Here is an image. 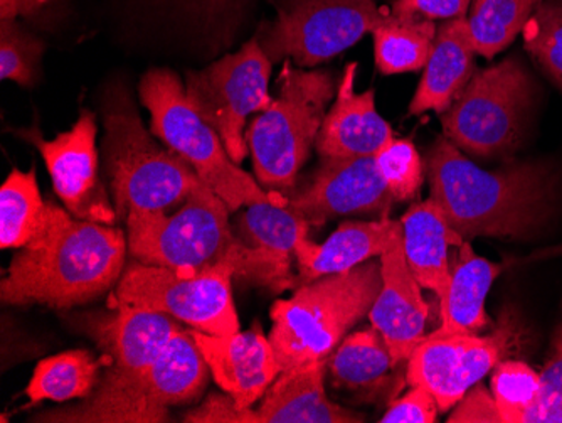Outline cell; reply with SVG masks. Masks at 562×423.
I'll return each mask as SVG.
<instances>
[{
    "label": "cell",
    "instance_id": "obj_1",
    "mask_svg": "<svg viewBox=\"0 0 562 423\" xmlns=\"http://www.w3.org/2000/svg\"><path fill=\"white\" fill-rule=\"evenodd\" d=\"M431 199L453 232L465 238H532L554 216L561 174L544 160H520L498 170L480 169L448 137L428 154Z\"/></svg>",
    "mask_w": 562,
    "mask_h": 423
},
{
    "label": "cell",
    "instance_id": "obj_2",
    "mask_svg": "<svg viewBox=\"0 0 562 423\" xmlns=\"http://www.w3.org/2000/svg\"><path fill=\"white\" fill-rule=\"evenodd\" d=\"M126 248L122 230L46 203L36 233L0 283L2 302L69 309L94 301L122 279Z\"/></svg>",
    "mask_w": 562,
    "mask_h": 423
},
{
    "label": "cell",
    "instance_id": "obj_3",
    "mask_svg": "<svg viewBox=\"0 0 562 423\" xmlns=\"http://www.w3.org/2000/svg\"><path fill=\"white\" fill-rule=\"evenodd\" d=\"M229 208L201 185L173 214L126 218L128 251L145 265L169 268H232L236 276L281 292L295 280L267 252L246 245L229 225Z\"/></svg>",
    "mask_w": 562,
    "mask_h": 423
},
{
    "label": "cell",
    "instance_id": "obj_4",
    "mask_svg": "<svg viewBox=\"0 0 562 423\" xmlns=\"http://www.w3.org/2000/svg\"><path fill=\"white\" fill-rule=\"evenodd\" d=\"M103 125L106 174L120 220L132 213H167L204 185L179 154L145 131L125 88L115 87L106 94Z\"/></svg>",
    "mask_w": 562,
    "mask_h": 423
},
{
    "label": "cell",
    "instance_id": "obj_5",
    "mask_svg": "<svg viewBox=\"0 0 562 423\" xmlns=\"http://www.w3.org/2000/svg\"><path fill=\"white\" fill-rule=\"evenodd\" d=\"M381 287V264L369 260L303 283L289 301L274 302L268 337L281 371L328 359L357 322L369 315Z\"/></svg>",
    "mask_w": 562,
    "mask_h": 423
},
{
    "label": "cell",
    "instance_id": "obj_6",
    "mask_svg": "<svg viewBox=\"0 0 562 423\" xmlns=\"http://www.w3.org/2000/svg\"><path fill=\"white\" fill-rule=\"evenodd\" d=\"M278 93L246 131L258 182L270 191L289 192L317 144L325 109L336 93L330 73L296 69L286 59Z\"/></svg>",
    "mask_w": 562,
    "mask_h": 423
},
{
    "label": "cell",
    "instance_id": "obj_7",
    "mask_svg": "<svg viewBox=\"0 0 562 423\" xmlns=\"http://www.w3.org/2000/svg\"><path fill=\"white\" fill-rule=\"evenodd\" d=\"M140 100L151 115V134L179 154L232 211L270 199L227 154L220 134L189 102L176 73L151 69L142 78Z\"/></svg>",
    "mask_w": 562,
    "mask_h": 423
},
{
    "label": "cell",
    "instance_id": "obj_8",
    "mask_svg": "<svg viewBox=\"0 0 562 423\" xmlns=\"http://www.w3.org/2000/svg\"><path fill=\"white\" fill-rule=\"evenodd\" d=\"M536 87L519 58L475 73L441 113L445 137L479 157H508L526 137Z\"/></svg>",
    "mask_w": 562,
    "mask_h": 423
},
{
    "label": "cell",
    "instance_id": "obj_9",
    "mask_svg": "<svg viewBox=\"0 0 562 423\" xmlns=\"http://www.w3.org/2000/svg\"><path fill=\"white\" fill-rule=\"evenodd\" d=\"M232 268L157 267L135 260L123 270L113 301L166 312L192 330L213 336L239 333Z\"/></svg>",
    "mask_w": 562,
    "mask_h": 423
},
{
    "label": "cell",
    "instance_id": "obj_10",
    "mask_svg": "<svg viewBox=\"0 0 562 423\" xmlns=\"http://www.w3.org/2000/svg\"><path fill=\"white\" fill-rule=\"evenodd\" d=\"M390 19L374 0H292L268 24L260 44L271 63L312 68L346 52Z\"/></svg>",
    "mask_w": 562,
    "mask_h": 423
},
{
    "label": "cell",
    "instance_id": "obj_11",
    "mask_svg": "<svg viewBox=\"0 0 562 423\" xmlns=\"http://www.w3.org/2000/svg\"><path fill=\"white\" fill-rule=\"evenodd\" d=\"M271 62L260 41L251 40L238 53L224 56L186 80L189 102L220 134L227 154L241 164L248 154L245 125L251 113L273 102L268 91Z\"/></svg>",
    "mask_w": 562,
    "mask_h": 423
},
{
    "label": "cell",
    "instance_id": "obj_12",
    "mask_svg": "<svg viewBox=\"0 0 562 423\" xmlns=\"http://www.w3.org/2000/svg\"><path fill=\"white\" fill-rule=\"evenodd\" d=\"M519 339V324L508 312L502 314L491 336L429 334L407 359L406 381L431 391L438 409L447 412L498 363L516 352Z\"/></svg>",
    "mask_w": 562,
    "mask_h": 423
},
{
    "label": "cell",
    "instance_id": "obj_13",
    "mask_svg": "<svg viewBox=\"0 0 562 423\" xmlns=\"http://www.w3.org/2000/svg\"><path fill=\"white\" fill-rule=\"evenodd\" d=\"M22 138L36 145L56 194L66 210L80 220L113 225L115 207L110 203L105 186L98 176L97 116L83 110L71 131L63 132L53 141H44L37 129L21 132Z\"/></svg>",
    "mask_w": 562,
    "mask_h": 423
},
{
    "label": "cell",
    "instance_id": "obj_14",
    "mask_svg": "<svg viewBox=\"0 0 562 423\" xmlns=\"http://www.w3.org/2000/svg\"><path fill=\"white\" fill-rule=\"evenodd\" d=\"M80 327L109 358L105 375L100 380L116 385L137 381L173 334L182 330L181 321L166 312L115 301L112 311L88 315Z\"/></svg>",
    "mask_w": 562,
    "mask_h": 423
},
{
    "label": "cell",
    "instance_id": "obj_15",
    "mask_svg": "<svg viewBox=\"0 0 562 423\" xmlns=\"http://www.w3.org/2000/svg\"><path fill=\"white\" fill-rule=\"evenodd\" d=\"M393 201L374 156L322 160L311 181L289 198L311 226L337 216L386 213Z\"/></svg>",
    "mask_w": 562,
    "mask_h": 423
},
{
    "label": "cell",
    "instance_id": "obj_16",
    "mask_svg": "<svg viewBox=\"0 0 562 423\" xmlns=\"http://www.w3.org/2000/svg\"><path fill=\"white\" fill-rule=\"evenodd\" d=\"M382 287L369 311L374 330L390 347L394 366L404 365L426 337L429 309L422 286L413 276L404 255L403 232L381 255Z\"/></svg>",
    "mask_w": 562,
    "mask_h": 423
},
{
    "label": "cell",
    "instance_id": "obj_17",
    "mask_svg": "<svg viewBox=\"0 0 562 423\" xmlns=\"http://www.w3.org/2000/svg\"><path fill=\"white\" fill-rule=\"evenodd\" d=\"M214 381L239 409H251L280 377L281 366L260 324L246 333L213 336L191 330Z\"/></svg>",
    "mask_w": 562,
    "mask_h": 423
},
{
    "label": "cell",
    "instance_id": "obj_18",
    "mask_svg": "<svg viewBox=\"0 0 562 423\" xmlns=\"http://www.w3.org/2000/svg\"><path fill=\"white\" fill-rule=\"evenodd\" d=\"M357 63L344 69L336 102L325 115L318 132L317 148L322 160L375 156L393 141V129L375 109V91L356 93Z\"/></svg>",
    "mask_w": 562,
    "mask_h": 423
},
{
    "label": "cell",
    "instance_id": "obj_19",
    "mask_svg": "<svg viewBox=\"0 0 562 423\" xmlns=\"http://www.w3.org/2000/svg\"><path fill=\"white\" fill-rule=\"evenodd\" d=\"M325 363H306L281 371L263 394L255 423H359L366 416L330 402L325 393Z\"/></svg>",
    "mask_w": 562,
    "mask_h": 423
},
{
    "label": "cell",
    "instance_id": "obj_20",
    "mask_svg": "<svg viewBox=\"0 0 562 423\" xmlns=\"http://www.w3.org/2000/svg\"><path fill=\"white\" fill-rule=\"evenodd\" d=\"M475 55L469 19H450L438 27L437 40L409 113L418 115L435 110L441 115L447 112L475 75Z\"/></svg>",
    "mask_w": 562,
    "mask_h": 423
},
{
    "label": "cell",
    "instance_id": "obj_21",
    "mask_svg": "<svg viewBox=\"0 0 562 423\" xmlns=\"http://www.w3.org/2000/svg\"><path fill=\"white\" fill-rule=\"evenodd\" d=\"M407 265L423 289L437 293L441 302L450 290L451 268L448 248L465 240L448 225L443 210L435 199L415 204L401 218Z\"/></svg>",
    "mask_w": 562,
    "mask_h": 423
},
{
    "label": "cell",
    "instance_id": "obj_22",
    "mask_svg": "<svg viewBox=\"0 0 562 423\" xmlns=\"http://www.w3.org/2000/svg\"><path fill=\"white\" fill-rule=\"evenodd\" d=\"M457 261L451 268L450 290L441 302V326L437 334H476L491 324L485 301L494 280L505 265L479 257L470 243L458 246Z\"/></svg>",
    "mask_w": 562,
    "mask_h": 423
},
{
    "label": "cell",
    "instance_id": "obj_23",
    "mask_svg": "<svg viewBox=\"0 0 562 423\" xmlns=\"http://www.w3.org/2000/svg\"><path fill=\"white\" fill-rule=\"evenodd\" d=\"M403 232L401 221H346L318 245L308 260L299 265L303 283L334 274L352 270L372 258L381 257L393 240Z\"/></svg>",
    "mask_w": 562,
    "mask_h": 423
},
{
    "label": "cell",
    "instance_id": "obj_24",
    "mask_svg": "<svg viewBox=\"0 0 562 423\" xmlns=\"http://www.w3.org/2000/svg\"><path fill=\"white\" fill-rule=\"evenodd\" d=\"M206 359L191 331H177L160 355L142 372V385L160 409L192 402L207 383Z\"/></svg>",
    "mask_w": 562,
    "mask_h": 423
},
{
    "label": "cell",
    "instance_id": "obj_25",
    "mask_svg": "<svg viewBox=\"0 0 562 423\" xmlns=\"http://www.w3.org/2000/svg\"><path fill=\"white\" fill-rule=\"evenodd\" d=\"M169 420V410L151 402L142 377L126 387L98 381L93 393L83 398L80 405L34 416V422L66 423H164Z\"/></svg>",
    "mask_w": 562,
    "mask_h": 423
},
{
    "label": "cell",
    "instance_id": "obj_26",
    "mask_svg": "<svg viewBox=\"0 0 562 423\" xmlns=\"http://www.w3.org/2000/svg\"><path fill=\"white\" fill-rule=\"evenodd\" d=\"M308 221L300 216L283 192L271 191L270 199L249 204L239 221V233L246 245L267 252L278 265L292 270L296 246L308 238Z\"/></svg>",
    "mask_w": 562,
    "mask_h": 423
},
{
    "label": "cell",
    "instance_id": "obj_27",
    "mask_svg": "<svg viewBox=\"0 0 562 423\" xmlns=\"http://www.w3.org/2000/svg\"><path fill=\"white\" fill-rule=\"evenodd\" d=\"M331 381L359 394H375L387 387L396 369L390 347L378 330L359 331L344 337L328 359Z\"/></svg>",
    "mask_w": 562,
    "mask_h": 423
},
{
    "label": "cell",
    "instance_id": "obj_28",
    "mask_svg": "<svg viewBox=\"0 0 562 423\" xmlns=\"http://www.w3.org/2000/svg\"><path fill=\"white\" fill-rule=\"evenodd\" d=\"M103 366H109L105 355L97 359L85 349L43 359L25 388V394L30 398L27 407L37 405L44 400L68 402L75 398L90 397L100 381V369Z\"/></svg>",
    "mask_w": 562,
    "mask_h": 423
},
{
    "label": "cell",
    "instance_id": "obj_29",
    "mask_svg": "<svg viewBox=\"0 0 562 423\" xmlns=\"http://www.w3.org/2000/svg\"><path fill=\"white\" fill-rule=\"evenodd\" d=\"M437 33L438 27L432 21H401L390 12V19L372 33L379 71L384 75H400L425 68Z\"/></svg>",
    "mask_w": 562,
    "mask_h": 423
},
{
    "label": "cell",
    "instance_id": "obj_30",
    "mask_svg": "<svg viewBox=\"0 0 562 423\" xmlns=\"http://www.w3.org/2000/svg\"><path fill=\"white\" fill-rule=\"evenodd\" d=\"M44 203L37 186L36 169H12L0 189V246L2 251L22 248L36 233Z\"/></svg>",
    "mask_w": 562,
    "mask_h": 423
},
{
    "label": "cell",
    "instance_id": "obj_31",
    "mask_svg": "<svg viewBox=\"0 0 562 423\" xmlns=\"http://www.w3.org/2000/svg\"><path fill=\"white\" fill-rule=\"evenodd\" d=\"M538 0H473L469 27L476 55L494 58L522 33Z\"/></svg>",
    "mask_w": 562,
    "mask_h": 423
},
{
    "label": "cell",
    "instance_id": "obj_32",
    "mask_svg": "<svg viewBox=\"0 0 562 423\" xmlns=\"http://www.w3.org/2000/svg\"><path fill=\"white\" fill-rule=\"evenodd\" d=\"M541 372L522 361L504 359L492 372V394L502 423H527L541 397Z\"/></svg>",
    "mask_w": 562,
    "mask_h": 423
},
{
    "label": "cell",
    "instance_id": "obj_33",
    "mask_svg": "<svg viewBox=\"0 0 562 423\" xmlns=\"http://www.w3.org/2000/svg\"><path fill=\"white\" fill-rule=\"evenodd\" d=\"M522 34L526 52L562 91V0H538Z\"/></svg>",
    "mask_w": 562,
    "mask_h": 423
},
{
    "label": "cell",
    "instance_id": "obj_34",
    "mask_svg": "<svg viewBox=\"0 0 562 423\" xmlns=\"http://www.w3.org/2000/svg\"><path fill=\"white\" fill-rule=\"evenodd\" d=\"M43 41L25 33L14 19H2L0 24V78L21 87L36 84L40 73Z\"/></svg>",
    "mask_w": 562,
    "mask_h": 423
},
{
    "label": "cell",
    "instance_id": "obj_35",
    "mask_svg": "<svg viewBox=\"0 0 562 423\" xmlns=\"http://www.w3.org/2000/svg\"><path fill=\"white\" fill-rule=\"evenodd\" d=\"M375 164L394 201L416 198L423 185V160L412 141L393 138L375 154Z\"/></svg>",
    "mask_w": 562,
    "mask_h": 423
},
{
    "label": "cell",
    "instance_id": "obj_36",
    "mask_svg": "<svg viewBox=\"0 0 562 423\" xmlns=\"http://www.w3.org/2000/svg\"><path fill=\"white\" fill-rule=\"evenodd\" d=\"M541 397L527 423H562V321L541 371Z\"/></svg>",
    "mask_w": 562,
    "mask_h": 423
},
{
    "label": "cell",
    "instance_id": "obj_37",
    "mask_svg": "<svg viewBox=\"0 0 562 423\" xmlns=\"http://www.w3.org/2000/svg\"><path fill=\"white\" fill-rule=\"evenodd\" d=\"M437 398L425 387H412L404 397L387 407L381 423H432L437 422Z\"/></svg>",
    "mask_w": 562,
    "mask_h": 423
},
{
    "label": "cell",
    "instance_id": "obj_38",
    "mask_svg": "<svg viewBox=\"0 0 562 423\" xmlns=\"http://www.w3.org/2000/svg\"><path fill=\"white\" fill-rule=\"evenodd\" d=\"M470 2L472 0H396L391 15L401 21L465 18Z\"/></svg>",
    "mask_w": 562,
    "mask_h": 423
},
{
    "label": "cell",
    "instance_id": "obj_39",
    "mask_svg": "<svg viewBox=\"0 0 562 423\" xmlns=\"http://www.w3.org/2000/svg\"><path fill=\"white\" fill-rule=\"evenodd\" d=\"M189 423H255L252 409L243 410L236 405L233 397L224 393L210 394L206 402H202L198 409L191 410L184 416Z\"/></svg>",
    "mask_w": 562,
    "mask_h": 423
},
{
    "label": "cell",
    "instance_id": "obj_40",
    "mask_svg": "<svg viewBox=\"0 0 562 423\" xmlns=\"http://www.w3.org/2000/svg\"><path fill=\"white\" fill-rule=\"evenodd\" d=\"M454 407L457 409L448 419L450 423H502L494 394L483 385L470 388Z\"/></svg>",
    "mask_w": 562,
    "mask_h": 423
},
{
    "label": "cell",
    "instance_id": "obj_41",
    "mask_svg": "<svg viewBox=\"0 0 562 423\" xmlns=\"http://www.w3.org/2000/svg\"><path fill=\"white\" fill-rule=\"evenodd\" d=\"M18 14H21V0H0L2 19H15Z\"/></svg>",
    "mask_w": 562,
    "mask_h": 423
},
{
    "label": "cell",
    "instance_id": "obj_42",
    "mask_svg": "<svg viewBox=\"0 0 562 423\" xmlns=\"http://www.w3.org/2000/svg\"><path fill=\"white\" fill-rule=\"evenodd\" d=\"M47 2L49 0H21V14L33 15L34 12L40 11Z\"/></svg>",
    "mask_w": 562,
    "mask_h": 423
}]
</instances>
